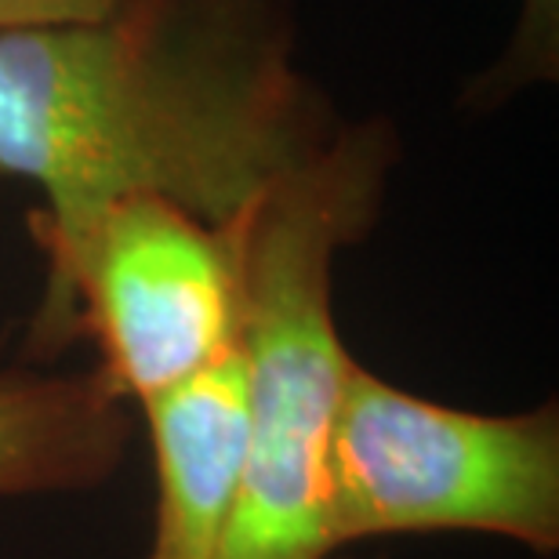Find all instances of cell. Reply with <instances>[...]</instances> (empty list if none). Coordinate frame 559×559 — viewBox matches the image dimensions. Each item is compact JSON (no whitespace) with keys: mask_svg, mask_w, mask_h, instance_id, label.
<instances>
[{"mask_svg":"<svg viewBox=\"0 0 559 559\" xmlns=\"http://www.w3.org/2000/svg\"><path fill=\"white\" fill-rule=\"evenodd\" d=\"M349 559H385V556H349Z\"/></svg>","mask_w":559,"mask_h":559,"instance_id":"9","label":"cell"},{"mask_svg":"<svg viewBox=\"0 0 559 559\" xmlns=\"http://www.w3.org/2000/svg\"><path fill=\"white\" fill-rule=\"evenodd\" d=\"M128 4L131 0H0V33L84 26L117 15Z\"/></svg>","mask_w":559,"mask_h":559,"instance_id":"8","label":"cell"},{"mask_svg":"<svg viewBox=\"0 0 559 559\" xmlns=\"http://www.w3.org/2000/svg\"><path fill=\"white\" fill-rule=\"evenodd\" d=\"M404 534H484L559 552V407L465 411L353 360L328 447L331 552Z\"/></svg>","mask_w":559,"mask_h":559,"instance_id":"3","label":"cell"},{"mask_svg":"<svg viewBox=\"0 0 559 559\" xmlns=\"http://www.w3.org/2000/svg\"><path fill=\"white\" fill-rule=\"evenodd\" d=\"M400 164L382 117L334 135L233 226L248 473L222 559H331L328 447L356 356L334 320V262L371 237Z\"/></svg>","mask_w":559,"mask_h":559,"instance_id":"2","label":"cell"},{"mask_svg":"<svg viewBox=\"0 0 559 559\" xmlns=\"http://www.w3.org/2000/svg\"><path fill=\"white\" fill-rule=\"evenodd\" d=\"M156 512L150 559H222L248 473V393L240 349L142 404Z\"/></svg>","mask_w":559,"mask_h":559,"instance_id":"5","label":"cell"},{"mask_svg":"<svg viewBox=\"0 0 559 559\" xmlns=\"http://www.w3.org/2000/svg\"><path fill=\"white\" fill-rule=\"evenodd\" d=\"M334 128L265 0H131L0 33V171L40 189L44 259L128 197L237 226Z\"/></svg>","mask_w":559,"mask_h":559,"instance_id":"1","label":"cell"},{"mask_svg":"<svg viewBox=\"0 0 559 559\" xmlns=\"http://www.w3.org/2000/svg\"><path fill=\"white\" fill-rule=\"evenodd\" d=\"M237 237L160 197L103 207L44 259L26 328L33 360L92 338L95 371L124 404H150L237 345Z\"/></svg>","mask_w":559,"mask_h":559,"instance_id":"4","label":"cell"},{"mask_svg":"<svg viewBox=\"0 0 559 559\" xmlns=\"http://www.w3.org/2000/svg\"><path fill=\"white\" fill-rule=\"evenodd\" d=\"M128 404L95 371L0 367V501L87 495L117 479Z\"/></svg>","mask_w":559,"mask_h":559,"instance_id":"6","label":"cell"},{"mask_svg":"<svg viewBox=\"0 0 559 559\" xmlns=\"http://www.w3.org/2000/svg\"><path fill=\"white\" fill-rule=\"evenodd\" d=\"M559 73V0H520L512 37L484 73L473 76L465 106L495 109Z\"/></svg>","mask_w":559,"mask_h":559,"instance_id":"7","label":"cell"}]
</instances>
